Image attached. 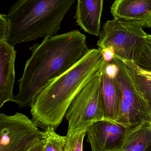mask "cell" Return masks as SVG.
I'll return each mask as SVG.
<instances>
[{"label": "cell", "mask_w": 151, "mask_h": 151, "mask_svg": "<svg viewBox=\"0 0 151 151\" xmlns=\"http://www.w3.org/2000/svg\"><path fill=\"white\" fill-rule=\"evenodd\" d=\"M122 61L126 64L131 74L135 77L151 85V72L141 69L132 61Z\"/></svg>", "instance_id": "cell-18"}, {"label": "cell", "mask_w": 151, "mask_h": 151, "mask_svg": "<svg viewBox=\"0 0 151 151\" xmlns=\"http://www.w3.org/2000/svg\"><path fill=\"white\" fill-rule=\"evenodd\" d=\"M86 131L87 130L84 129L70 136H66L63 151H83V140Z\"/></svg>", "instance_id": "cell-17"}, {"label": "cell", "mask_w": 151, "mask_h": 151, "mask_svg": "<svg viewBox=\"0 0 151 151\" xmlns=\"http://www.w3.org/2000/svg\"><path fill=\"white\" fill-rule=\"evenodd\" d=\"M131 75L137 85L144 95L145 96L148 102H151V85L135 77L132 74Z\"/></svg>", "instance_id": "cell-20"}, {"label": "cell", "mask_w": 151, "mask_h": 151, "mask_svg": "<svg viewBox=\"0 0 151 151\" xmlns=\"http://www.w3.org/2000/svg\"><path fill=\"white\" fill-rule=\"evenodd\" d=\"M43 145L42 139L38 141L28 151H39Z\"/></svg>", "instance_id": "cell-23"}, {"label": "cell", "mask_w": 151, "mask_h": 151, "mask_svg": "<svg viewBox=\"0 0 151 151\" xmlns=\"http://www.w3.org/2000/svg\"><path fill=\"white\" fill-rule=\"evenodd\" d=\"M149 105H150V110H151V102H149Z\"/></svg>", "instance_id": "cell-26"}, {"label": "cell", "mask_w": 151, "mask_h": 151, "mask_svg": "<svg viewBox=\"0 0 151 151\" xmlns=\"http://www.w3.org/2000/svg\"><path fill=\"white\" fill-rule=\"evenodd\" d=\"M101 94L106 120L115 122L121 101V92L115 79H111L106 75L104 67Z\"/></svg>", "instance_id": "cell-12"}, {"label": "cell", "mask_w": 151, "mask_h": 151, "mask_svg": "<svg viewBox=\"0 0 151 151\" xmlns=\"http://www.w3.org/2000/svg\"><path fill=\"white\" fill-rule=\"evenodd\" d=\"M103 8L102 0H78L74 19L85 32L99 37Z\"/></svg>", "instance_id": "cell-11"}, {"label": "cell", "mask_w": 151, "mask_h": 151, "mask_svg": "<svg viewBox=\"0 0 151 151\" xmlns=\"http://www.w3.org/2000/svg\"><path fill=\"white\" fill-rule=\"evenodd\" d=\"M54 128L47 127L42 131V142L44 151H63L66 136L56 133Z\"/></svg>", "instance_id": "cell-15"}, {"label": "cell", "mask_w": 151, "mask_h": 151, "mask_svg": "<svg viewBox=\"0 0 151 151\" xmlns=\"http://www.w3.org/2000/svg\"><path fill=\"white\" fill-rule=\"evenodd\" d=\"M100 50L106 62L110 63L113 61L115 56L114 51L113 48L107 47Z\"/></svg>", "instance_id": "cell-22"}, {"label": "cell", "mask_w": 151, "mask_h": 151, "mask_svg": "<svg viewBox=\"0 0 151 151\" xmlns=\"http://www.w3.org/2000/svg\"><path fill=\"white\" fill-rule=\"evenodd\" d=\"M76 0H19L9 10L7 42L18 44L57 35Z\"/></svg>", "instance_id": "cell-3"}, {"label": "cell", "mask_w": 151, "mask_h": 151, "mask_svg": "<svg viewBox=\"0 0 151 151\" xmlns=\"http://www.w3.org/2000/svg\"><path fill=\"white\" fill-rule=\"evenodd\" d=\"M126 129L107 120L94 123L86 131L91 151H119Z\"/></svg>", "instance_id": "cell-7"}, {"label": "cell", "mask_w": 151, "mask_h": 151, "mask_svg": "<svg viewBox=\"0 0 151 151\" xmlns=\"http://www.w3.org/2000/svg\"><path fill=\"white\" fill-rule=\"evenodd\" d=\"M141 23L114 18L103 24L97 45L99 50L113 48L116 58L133 61L147 34Z\"/></svg>", "instance_id": "cell-5"}, {"label": "cell", "mask_w": 151, "mask_h": 151, "mask_svg": "<svg viewBox=\"0 0 151 151\" xmlns=\"http://www.w3.org/2000/svg\"><path fill=\"white\" fill-rule=\"evenodd\" d=\"M29 50L31 55L18 81L19 91L13 101L21 108L31 107L42 90L77 63L90 49L86 36L73 30L44 39Z\"/></svg>", "instance_id": "cell-1"}, {"label": "cell", "mask_w": 151, "mask_h": 151, "mask_svg": "<svg viewBox=\"0 0 151 151\" xmlns=\"http://www.w3.org/2000/svg\"><path fill=\"white\" fill-rule=\"evenodd\" d=\"M119 67L117 64L113 61L110 63L106 62L104 65V72L111 79H115L119 72Z\"/></svg>", "instance_id": "cell-21"}, {"label": "cell", "mask_w": 151, "mask_h": 151, "mask_svg": "<svg viewBox=\"0 0 151 151\" xmlns=\"http://www.w3.org/2000/svg\"><path fill=\"white\" fill-rule=\"evenodd\" d=\"M37 124L22 113L0 114V151H28L42 138Z\"/></svg>", "instance_id": "cell-6"}, {"label": "cell", "mask_w": 151, "mask_h": 151, "mask_svg": "<svg viewBox=\"0 0 151 151\" xmlns=\"http://www.w3.org/2000/svg\"><path fill=\"white\" fill-rule=\"evenodd\" d=\"M10 24L7 14H0V43L7 42Z\"/></svg>", "instance_id": "cell-19"}, {"label": "cell", "mask_w": 151, "mask_h": 151, "mask_svg": "<svg viewBox=\"0 0 151 151\" xmlns=\"http://www.w3.org/2000/svg\"><path fill=\"white\" fill-rule=\"evenodd\" d=\"M145 151H151V138L146 147Z\"/></svg>", "instance_id": "cell-24"}, {"label": "cell", "mask_w": 151, "mask_h": 151, "mask_svg": "<svg viewBox=\"0 0 151 151\" xmlns=\"http://www.w3.org/2000/svg\"><path fill=\"white\" fill-rule=\"evenodd\" d=\"M144 121L136 109L121 96V101L115 122L129 129Z\"/></svg>", "instance_id": "cell-14"}, {"label": "cell", "mask_w": 151, "mask_h": 151, "mask_svg": "<svg viewBox=\"0 0 151 151\" xmlns=\"http://www.w3.org/2000/svg\"><path fill=\"white\" fill-rule=\"evenodd\" d=\"M106 63L99 49H90L77 63L42 90L31 107L32 119L39 127L55 129L73 100Z\"/></svg>", "instance_id": "cell-2"}, {"label": "cell", "mask_w": 151, "mask_h": 151, "mask_svg": "<svg viewBox=\"0 0 151 151\" xmlns=\"http://www.w3.org/2000/svg\"><path fill=\"white\" fill-rule=\"evenodd\" d=\"M132 62L141 69L151 72V35L147 34Z\"/></svg>", "instance_id": "cell-16"}, {"label": "cell", "mask_w": 151, "mask_h": 151, "mask_svg": "<svg viewBox=\"0 0 151 151\" xmlns=\"http://www.w3.org/2000/svg\"><path fill=\"white\" fill-rule=\"evenodd\" d=\"M17 51L7 42L0 43V108L8 101H13L15 80V63Z\"/></svg>", "instance_id": "cell-9"}, {"label": "cell", "mask_w": 151, "mask_h": 151, "mask_svg": "<svg viewBox=\"0 0 151 151\" xmlns=\"http://www.w3.org/2000/svg\"><path fill=\"white\" fill-rule=\"evenodd\" d=\"M113 61L119 67V72L115 79L121 96L136 109L144 121L151 122L149 102L137 85L129 70L123 62L115 57Z\"/></svg>", "instance_id": "cell-8"}, {"label": "cell", "mask_w": 151, "mask_h": 151, "mask_svg": "<svg viewBox=\"0 0 151 151\" xmlns=\"http://www.w3.org/2000/svg\"><path fill=\"white\" fill-rule=\"evenodd\" d=\"M151 138V122H143L126 129L119 151H145Z\"/></svg>", "instance_id": "cell-13"}, {"label": "cell", "mask_w": 151, "mask_h": 151, "mask_svg": "<svg viewBox=\"0 0 151 151\" xmlns=\"http://www.w3.org/2000/svg\"><path fill=\"white\" fill-rule=\"evenodd\" d=\"M42 146H43V145H42ZM41 147V148H40V150L39 151H44V149H43V147Z\"/></svg>", "instance_id": "cell-25"}, {"label": "cell", "mask_w": 151, "mask_h": 151, "mask_svg": "<svg viewBox=\"0 0 151 151\" xmlns=\"http://www.w3.org/2000/svg\"><path fill=\"white\" fill-rule=\"evenodd\" d=\"M114 18L140 22L151 27V0H116L110 7Z\"/></svg>", "instance_id": "cell-10"}, {"label": "cell", "mask_w": 151, "mask_h": 151, "mask_svg": "<svg viewBox=\"0 0 151 151\" xmlns=\"http://www.w3.org/2000/svg\"></svg>", "instance_id": "cell-27"}, {"label": "cell", "mask_w": 151, "mask_h": 151, "mask_svg": "<svg viewBox=\"0 0 151 151\" xmlns=\"http://www.w3.org/2000/svg\"><path fill=\"white\" fill-rule=\"evenodd\" d=\"M104 66L76 96L67 110L65 116L68 128L66 136L87 130L94 123L106 120L101 94Z\"/></svg>", "instance_id": "cell-4"}]
</instances>
